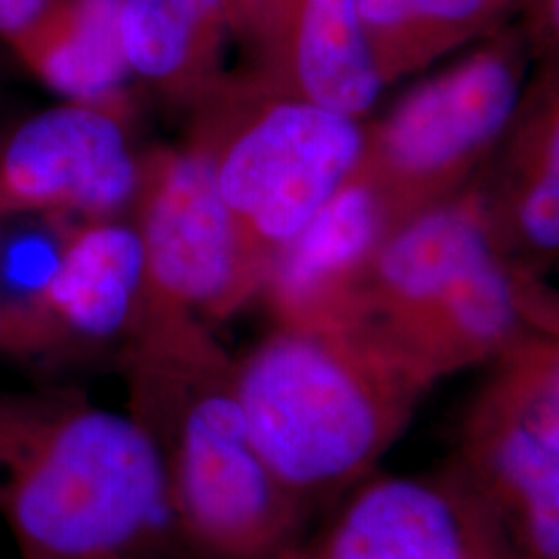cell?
I'll use <instances>...</instances> for the list:
<instances>
[{"instance_id":"obj_1","label":"cell","mask_w":559,"mask_h":559,"mask_svg":"<svg viewBox=\"0 0 559 559\" xmlns=\"http://www.w3.org/2000/svg\"><path fill=\"white\" fill-rule=\"evenodd\" d=\"M133 417L158 445L170 516L207 559H276L302 503L253 443L237 360L187 316H141L131 334Z\"/></svg>"},{"instance_id":"obj_2","label":"cell","mask_w":559,"mask_h":559,"mask_svg":"<svg viewBox=\"0 0 559 559\" xmlns=\"http://www.w3.org/2000/svg\"><path fill=\"white\" fill-rule=\"evenodd\" d=\"M0 516L23 559H106L170 516L158 445L133 415L0 394Z\"/></svg>"},{"instance_id":"obj_3","label":"cell","mask_w":559,"mask_h":559,"mask_svg":"<svg viewBox=\"0 0 559 559\" xmlns=\"http://www.w3.org/2000/svg\"><path fill=\"white\" fill-rule=\"evenodd\" d=\"M427 383L359 323L276 325L237 360L253 443L302 506L359 483Z\"/></svg>"},{"instance_id":"obj_4","label":"cell","mask_w":559,"mask_h":559,"mask_svg":"<svg viewBox=\"0 0 559 559\" xmlns=\"http://www.w3.org/2000/svg\"><path fill=\"white\" fill-rule=\"evenodd\" d=\"M195 108L191 143L212 162L242 249L265 282L280 251L355 177L367 135L357 119L258 73L218 80Z\"/></svg>"},{"instance_id":"obj_5","label":"cell","mask_w":559,"mask_h":559,"mask_svg":"<svg viewBox=\"0 0 559 559\" xmlns=\"http://www.w3.org/2000/svg\"><path fill=\"white\" fill-rule=\"evenodd\" d=\"M131 214L145 260L141 313L205 323L230 318L261 295L260 272L242 249L212 162L195 143L141 156Z\"/></svg>"},{"instance_id":"obj_6","label":"cell","mask_w":559,"mask_h":559,"mask_svg":"<svg viewBox=\"0 0 559 559\" xmlns=\"http://www.w3.org/2000/svg\"><path fill=\"white\" fill-rule=\"evenodd\" d=\"M519 62L510 46L483 48L425 81L367 138L360 170L394 221L417 212L500 135L519 108Z\"/></svg>"},{"instance_id":"obj_7","label":"cell","mask_w":559,"mask_h":559,"mask_svg":"<svg viewBox=\"0 0 559 559\" xmlns=\"http://www.w3.org/2000/svg\"><path fill=\"white\" fill-rule=\"evenodd\" d=\"M131 106L62 102L23 120L0 145V218H119L131 210L141 156Z\"/></svg>"},{"instance_id":"obj_8","label":"cell","mask_w":559,"mask_h":559,"mask_svg":"<svg viewBox=\"0 0 559 559\" xmlns=\"http://www.w3.org/2000/svg\"><path fill=\"white\" fill-rule=\"evenodd\" d=\"M512 556L500 522L462 479L359 483L316 537L276 559H498Z\"/></svg>"},{"instance_id":"obj_9","label":"cell","mask_w":559,"mask_h":559,"mask_svg":"<svg viewBox=\"0 0 559 559\" xmlns=\"http://www.w3.org/2000/svg\"><path fill=\"white\" fill-rule=\"evenodd\" d=\"M394 224L388 201L359 166L272 261L261 295L276 325L353 323L360 282Z\"/></svg>"},{"instance_id":"obj_10","label":"cell","mask_w":559,"mask_h":559,"mask_svg":"<svg viewBox=\"0 0 559 559\" xmlns=\"http://www.w3.org/2000/svg\"><path fill=\"white\" fill-rule=\"evenodd\" d=\"M143 290L145 260L133 222H73L41 305L38 355L131 338Z\"/></svg>"},{"instance_id":"obj_11","label":"cell","mask_w":559,"mask_h":559,"mask_svg":"<svg viewBox=\"0 0 559 559\" xmlns=\"http://www.w3.org/2000/svg\"><path fill=\"white\" fill-rule=\"evenodd\" d=\"M258 75L282 92L359 119L380 96V67L360 25L357 0H267Z\"/></svg>"},{"instance_id":"obj_12","label":"cell","mask_w":559,"mask_h":559,"mask_svg":"<svg viewBox=\"0 0 559 559\" xmlns=\"http://www.w3.org/2000/svg\"><path fill=\"white\" fill-rule=\"evenodd\" d=\"M122 0H52L11 38L21 62L67 102L131 106L120 46Z\"/></svg>"},{"instance_id":"obj_13","label":"cell","mask_w":559,"mask_h":559,"mask_svg":"<svg viewBox=\"0 0 559 559\" xmlns=\"http://www.w3.org/2000/svg\"><path fill=\"white\" fill-rule=\"evenodd\" d=\"M228 0H122L120 46L129 73L193 106L218 83Z\"/></svg>"},{"instance_id":"obj_14","label":"cell","mask_w":559,"mask_h":559,"mask_svg":"<svg viewBox=\"0 0 559 559\" xmlns=\"http://www.w3.org/2000/svg\"><path fill=\"white\" fill-rule=\"evenodd\" d=\"M501 4L503 0H357L383 81L479 34Z\"/></svg>"},{"instance_id":"obj_15","label":"cell","mask_w":559,"mask_h":559,"mask_svg":"<svg viewBox=\"0 0 559 559\" xmlns=\"http://www.w3.org/2000/svg\"><path fill=\"white\" fill-rule=\"evenodd\" d=\"M25 218L0 235V353L38 355L41 305L73 221Z\"/></svg>"},{"instance_id":"obj_16","label":"cell","mask_w":559,"mask_h":559,"mask_svg":"<svg viewBox=\"0 0 559 559\" xmlns=\"http://www.w3.org/2000/svg\"><path fill=\"white\" fill-rule=\"evenodd\" d=\"M479 400V413L510 420L559 450V332L522 336Z\"/></svg>"},{"instance_id":"obj_17","label":"cell","mask_w":559,"mask_h":559,"mask_svg":"<svg viewBox=\"0 0 559 559\" xmlns=\"http://www.w3.org/2000/svg\"><path fill=\"white\" fill-rule=\"evenodd\" d=\"M520 239L539 253H559V175L539 170L514 205Z\"/></svg>"},{"instance_id":"obj_18","label":"cell","mask_w":559,"mask_h":559,"mask_svg":"<svg viewBox=\"0 0 559 559\" xmlns=\"http://www.w3.org/2000/svg\"><path fill=\"white\" fill-rule=\"evenodd\" d=\"M52 0H0V34L9 40L40 20Z\"/></svg>"},{"instance_id":"obj_19","label":"cell","mask_w":559,"mask_h":559,"mask_svg":"<svg viewBox=\"0 0 559 559\" xmlns=\"http://www.w3.org/2000/svg\"><path fill=\"white\" fill-rule=\"evenodd\" d=\"M535 25L540 38L559 50V0H535Z\"/></svg>"},{"instance_id":"obj_20","label":"cell","mask_w":559,"mask_h":559,"mask_svg":"<svg viewBox=\"0 0 559 559\" xmlns=\"http://www.w3.org/2000/svg\"><path fill=\"white\" fill-rule=\"evenodd\" d=\"M537 168L559 175V112L551 117L545 129Z\"/></svg>"},{"instance_id":"obj_21","label":"cell","mask_w":559,"mask_h":559,"mask_svg":"<svg viewBox=\"0 0 559 559\" xmlns=\"http://www.w3.org/2000/svg\"><path fill=\"white\" fill-rule=\"evenodd\" d=\"M106 559H129V558H124V556H115V558H106Z\"/></svg>"},{"instance_id":"obj_22","label":"cell","mask_w":559,"mask_h":559,"mask_svg":"<svg viewBox=\"0 0 559 559\" xmlns=\"http://www.w3.org/2000/svg\"><path fill=\"white\" fill-rule=\"evenodd\" d=\"M498 559H514V556H503V558H498Z\"/></svg>"},{"instance_id":"obj_23","label":"cell","mask_w":559,"mask_h":559,"mask_svg":"<svg viewBox=\"0 0 559 559\" xmlns=\"http://www.w3.org/2000/svg\"><path fill=\"white\" fill-rule=\"evenodd\" d=\"M0 338H2V328H0Z\"/></svg>"}]
</instances>
